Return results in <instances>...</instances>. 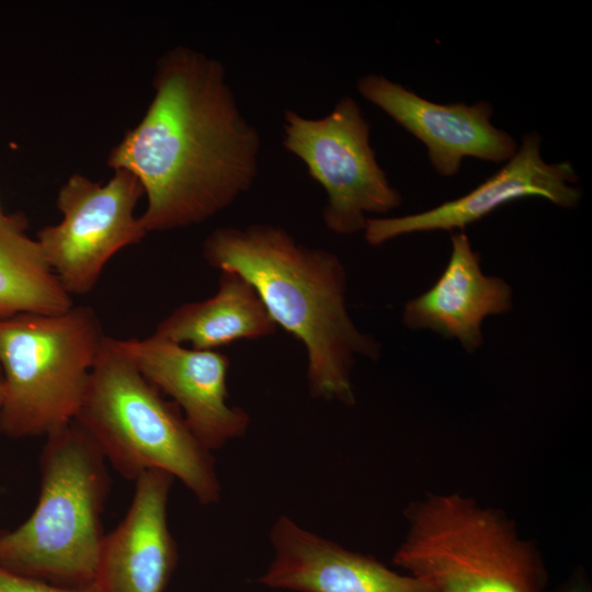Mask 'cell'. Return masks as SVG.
<instances>
[{
	"instance_id": "cell-17",
	"label": "cell",
	"mask_w": 592,
	"mask_h": 592,
	"mask_svg": "<svg viewBox=\"0 0 592 592\" xmlns=\"http://www.w3.org/2000/svg\"><path fill=\"white\" fill-rule=\"evenodd\" d=\"M0 592H100L96 584L65 587L24 576L0 566Z\"/></svg>"
},
{
	"instance_id": "cell-18",
	"label": "cell",
	"mask_w": 592,
	"mask_h": 592,
	"mask_svg": "<svg viewBox=\"0 0 592 592\" xmlns=\"http://www.w3.org/2000/svg\"><path fill=\"white\" fill-rule=\"evenodd\" d=\"M3 400H4V377H3V373L0 366V412L3 406Z\"/></svg>"
},
{
	"instance_id": "cell-8",
	"label": "cell",
	"mask_w": 592,
	"mask_h": 592,
	"mask_svg": "<svg viewBox=\"0 0 592 592\" xmlns=\"http://www.w3.org/2000/svg\"><path fill=\"white\" fill-rule=\"evenodd\" d=\"M144 195L125 169L114 170L105 184L73 174L60 187L56 204L62 219L43 227L36 241L69 295L90 293L110 259L147 235L134 214Z\"/></svg>"
},
{
	"instance_id": "cell-12",
	"label": "cell",
	"mask_w": 592,
	"mask_h": 592,
	"mask_svg": "<svg viewBox=\"0 0 592 592\" xmlns=\"http://www.w3.org/2000/svg\"><path fill=\"white\" fill-rule=\"evenodd\" d=\"M275 556L259 582L298 592H435L433 584L392 571L363 555L311 533L287 516L271 531Z\"/></svg>"
},
{
	"instance_id": "cell-6",
	"label": "cell",
	"mask_w": 592,
	"mask_h": 592,
	"mask_svg": "<svg viewBox=\"0 0 592 592\" xmlns=\"http://www.w3.org/2000/svg\"><path fill=\"white\" fill-rule=\"evenodd\" d=\"M408 519L394 563L435 592H545L542 559L499 512L436 494L410 508Z\"/></svg>"
},
{
	"instance_id": "cell-16",
	"label": "cell",
	"mask_w": 592,
	"mask_h": 592,
	"mask_svg": "<svg viewBox=\"0 0 592 592\" xmlns=\"http://www.w3.org/2000/svg\"><path fill=\"white\" fill-rule=\"evenodd\" d=\"M26 227L22 214L0 220V319L60 314L75 305Z\"/></svg>"
},
{
	"instance_id": "cell-3",
	"label": "cell",
	"mask_w": 592,
	"mask_h": 592,
	"mask_svg": "<svg viewBox=\"0 0 592 592\" xmlns=\"http://www.w3.org/2000/svg\"><path fill=\"white\" fill-rule=\"evenodd\" d=\"M106 464L77 420L46 436L36 505L21 525L0 532V566L59 585L92 584L105 537Z\"/></svg>"
},
{
	"instance_id": "cell-10",
	"label": "cell",
	"mask_w": 592,
	"mask_h": 592,
	"mask_svg": "<svg viewBox=\"0 0 592 592\" xmlns=\"http://www.w3.org/2000/svg\"><path fill=\"white\" fill-rule=\"evenodd\" d=\"M139 372L180 408L187 425L210 452L244 435L250 417L228 405L227 355L187 348L155 334L118 339Z\"/></svg>"
},
{
	"instance_id": "cell-13",
	"label": "cell",
	"mask_w": 592,
	"mask_h": 592,
	"mask_svg": "<svg viewBox=\"0 0 592 592\" xmlns=\"http://www.w3.org/2000/svg\"><path fill=\"white\" fill-rule=\"evenodd\" d=\"M173 476L149 470L135 480L129 509L105 534L94 583L100 592H162L177 563L167 517Z\"/></svg>"
},
{
	"instance_id": "cell-4",
	"label": "cell",
	"mask_w": 592,
	"mask_h": 592,
	"mask_svg": "<svg viewBox=\"0 0 592 592\" xmlns=\"http://www.w3.org/2000/svg\"><path fill=\"white\" fill-rule=\"evenodd\" d=\"M77 420L107 463L124 478L149 470L179 479L208 505L220 498L212 452L187 425L180 408L139 372L118 339L105 337Z\"/></svg>"
},
{
	"instance_id": "cell-11",
	"label": "cell",
	"mask_w": 592,
	"mask_h": 592,
	"mask_svg": "<svg viewBox=\"0 0 592 592\" xmlns=\"http://www.w3.org/2000/svg\"><path fill=\"white\" fill-rule=\"evenodd\" d=\"M360 94L422 141L434 170L455 175L465 157L506 162L516 151L515 140L492 125L488 101L439 104L380 75L357 81Z\"/></svg>"
},
{
	"instance_id": "cell-1",
	"label": "cell",
	"mask_w": 592,
	"mask_h": 592,
	"mask_svg": "<svg viewBox=\"0 0 592 592\" xmlns=\"http://www.w3.org/2000/svg\"><path fill=\"white\" fill-rule=\"evenodd\" d=\"M152 83L144 117L107 159L141 183L147 234L200 225L231 206L252 187L261 151L219 60L173 47L158 59Z\"/></svg>"
},
{
	"instance_id": "cell-2",
	"label": "cell",
	"mask_w": 592,
	"mask_h": 592,
	"mask_svg": "<svg viewBox=\"0 0 592 592\" xmlns=\"http://www.w3.org/2000/svg\"><path fill=\"white\" fill-rule=\"evenodd\" d=\"M202 252L212 267L243 276L277 328L301 342L311 395L353 405L356 358L377 361L382 346L349 314L348 275L340 258L266 223L217 228Z\"/></svg>"
},
{
	"instance_id": "cell-15",
	"label": "cell",
	"mask_w": 592,
	"mask_h": 592,
	"mask_svg": "<svg viewBox=\"0 0 592 592\" xmlns=\"http://www.w3.org/2000/svg\"><path fill=\"white\" fill-rule=\"evenodd\" d=\"M277 326L254 287L234 271H221L215 294L180 305L152 334L197 350L273 335Z\"/></svg>"
},
{
	"instance_id": "cell-14",
	"label": "cell",
	"mask_w": 592,
	"mask_h": 592,
	"mask_svg": "<svg viewBox=\"0 0 592 592\" xmlns=\"http://www.w3.org/2000/svg\"><path fill=\"white\" fill-rule=\"evenodd\" d=\"M451 241L443 273L431 288L405 305L402 323L410 330H431L457 340L474 353L483 342V320L511 311L513 292L503 278L482 272L480 257L464 230L453 231Z\"/></svg>"
},
{
	"instance_id": "cell-9",
	"label": "cell",
	"mask_w": 592,
	"mask_h": 592,
	"mask_svg": "<svg viewBox=\"0 0 592 592\" xmlns=\"http://www.w3.org/2000/svg\"><path fill=\"white\" fill-rule=\"evenodd\" d=\"M540 136H523L515 153L492 177L464 196L428 210L399 217H369L363 231L369 246L378 247L397 237L434 230L463 231L500 206L527 196H538L563 208L578 206L582 192L569 162L548 163L540 156Z\"/></svg>"
},
{
	"instance_id": "cell-19",
	"label": "cell",
	"mask_w": 592,
	"mask_h": 592,
	"mask_svg": "<svg viewBox=\"0 0 592 592\" xmlns=\"http://www.w3.org/2000/svg\"><path fill=\"white\" fill-rule=\"evenodd\" d=\"M563 592H589V591L585 588L574 587V588L567 589Z\"/></svg>"
},
{
	"instance_id": "cell-7",
	"label": "cell",
	"mask_w": 592,
	"mask_h": 592,
	"mask_svg": "<svg viewBox=\"0 0 592 592\" xmlns=\"http://www.w3.org/2000/svg\"><path fill=\"white\" fill-rule=\"evenodd\" d=\"M369 136V123L351 96L341 98L322 117L284 111L283 146L325 189L322 219L333 234L363 232L367 214H387L402 203L376 159Z\"/></svg>"
},
{
	"instance_id": "cell-5",
	"label": "cell",
	"mask_w": 592,
	"mask_h": 592,
	"mask_svg": "<svg viewBox=\"0 0 592 592\" xmlns=\"http://www.w3.org/2000/svg\"><path fill=\"white\" fill-rule=\"evenodd\" d=\"M105 337L89 306L0 319V432L11 439L46 437L72 422Z\"/></svg>"
},
{
	"instance_id": "cell-20",
	"label": "cell",
	"mask_w": 592,
	"mask_h": 592,
	"mask_svg": "<svg viewBox=\"0 0 592 592\" xmlns=\"http://www.w3.org/2000/svg\"><path fill=\"white\" fill-rule=\"evenodd\" d=\"M7 214H4L0 208V220H2L5 217Z\"/></svg>"
}]
</instances>
